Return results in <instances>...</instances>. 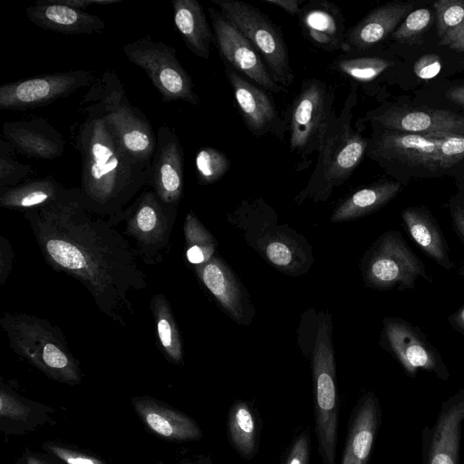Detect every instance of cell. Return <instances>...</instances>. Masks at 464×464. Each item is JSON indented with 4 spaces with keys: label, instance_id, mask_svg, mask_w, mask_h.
I'll use <instances>...</instances> for the list:
<instances>
[{
    "label": "cell",
    "instance_id": "8d00e7d4",
    "mask_svg": "<svg viewBox=\"0 0 464 464\" xmlns=\"http://www.w3.org/2000/svg\"><path fill=\"white\" fill-rule=\"evenodd\" d=\"M14 149L3 137L0 139V188L14 187L27 179L32 166L16 160Z\"/></svg>",
    "mask_w": 464,
    "mask_h": 464
},
{
    "label": "cell",
    "instance_id": "f5cc1de1",
    "mask_svg": "<svg viewBox=\"0 0 464 464\" xmlns=\"http://www.w3.org/2000/svg\"><path fill=\"white\" fill-rule=\"evenodd\" d=\"M159 464H206V463L201 460H197V461L183 460V461L176 462V463L160 462Z\"/></svg>",
    "mask_w": 464,
    "mask_h": 464
},
{
    "label": "cell",
    "instance_id": "f907efd6",
    "mask_svg": "<svg viewBox=\"0 0 464 464\" xmlns=\"http://www.w3.org/2000/svg\"><path fill=\"white\" fill-rule=\"evenodd\" d=\"M16 464H54L51 461L49 456H44L41 453L24 450L23 455L18 459Z\"/></svg>",
    "mask_w": 464,
    "mask_h": 464
},
{
    "label": "cell",
    "instance_id": "ee69618b",
    "mask_svg": "<svg viewBox=\"0 0 464 464\" xmlns=\"http://www.w3.org/2000/svg\"><path fill=\"white\" fill-rule=\"evenodd\" d=\"M14 250L5 236H0V285L4 286L13 269Z\"/></svg>",
    "mask_w": 464,
    "mask_h": 464
},
{
    "label": "cell",
    "instance_id": "6da1fadb",
    "mask_svg": "<svg viewBox=\"0 0 464 464\" xmlns=\"http://www.w3.org/2000/svg\"><path fill=\"white\" fill-rule=\"evenodd\" d=\"M24 217L47 265L81 283L101 313L126 327L134 314L130 295L145 290L148 282L116 227L87 206L77 187Z\"/></svg>",
    "mask_w": 464,
    "mask_h": 464
},
{
    "label": "cell",
    "instance_id": "83f0119b",
    "mask_svg": "<svg viewBox=\"0 0 464 464\" xmlns=\"http://www.w3.org/2000/svg\"><path fill=\"white\" fill-rule=\"evenodd\" d=\"M377 422V401L369 393L362 398L353 414L341 464H367Z\"/></svg>",
    "mask_w": 464,
    "mask_h": 464
},
{
    "label": "cell",
    "instance_id": "44dd1931",
    "mask_svg": "<svg viewBox=\"0 0 464 464\" xmlns=\"http://www.w3.org/2000/svg\"><path fill=\"white\" fill-rule=\"evenodd\" d=\"M304 37L326 51H341L346 33L341 9L326 0L305 2L297 15Z\"/></svg>",
    "mask_w": 464,
    "mask_h": 464
},
{
    "label": "cell",
    "instance_id": "4dcf8cb0",
    "mask_svg": "<svg viewBox=\"0 0 464 464\" xmlns=\"http://www.w3.org/2000/svg\"><path fill=\"white\" fill-rule=\"evenodd\" d=\"M401 184L395 180H382L352 194L334 212V222L346 221L377 211L401 191Z\"/></svg>",
    "mask_w": 464,
    "mask_h": 464
},
{
    "label": "cell",
    "instance_id": "5bb4252c",
    "mask_svg": "<svg viewBox=\"0 0 464 464\" xmlns=\"http://www.w3.org/2000/svg\"><path fill=\"white\" fill-rule=\"evenodd\" d=\"M381 345L414 376L419 369L448 378L447 367L437 348L417 325L401 318L385 316L382 321Z\"/></svg>",
    "mask_w": 464,
    "mask_h": 464
},
{
    "label": "cell",
    "instance_id": "cb8c5ba5",
    "mask_svg": "<svg viewBox=\"0 0 464 464\" xmlns=\"http://www.w3.org/2000/svg\"><path fill=\"white\" fill-rule=\"evenodd\" d=\"M404 229L421 252L447 271L455 265L450 256V248L435 218L423 206L409 207L402 210Z\"/></svg>",
    "mask_w": 464,
    "mask_h": 464
},
{
    "label": "cell",
    "instance_id": "7402d4cb",
    "mask_svg": "<svg viewBox=\"0 0 464 464\" xmlns=\"http://www.w3.org/2000/svg\"><path fill=\"white\" fill-rule=\"evenodd\" d=\"M412 6L411 4L389 3L374 8L346 30L342 53L359 54L378 44L393 33L401 18Z\"/></svg>",
    "mask_w": 464,
    "mask_h": 464
},
{
    "label": "cell",
    "instance_id": "e575fe53",
    "mask_svg": "<svg viewBox=\"0 0 464 464\" xmlns=\"http://www.w3.org/2000/svg\"><path fill=\"white\" fill-rule=\"evenodd\" d=\"M185 253L189 264L202 265L214 256L216 241L195 214H187L184 222Z\"/></svg>",
    "mask_w": 464,
    "mask_h": 464
},
{
    "label": "cell",
    "instance_id": "836d02e7",
    "mask_svg": "<svg viewBox=\"0 0 464 464\" xmlns=\"http://www.w3.org/2000/svg\"><path fill=\"white\" fill-rule=\"evenodd\" d=\"M392 64L389 60L380 56L341 53L332 62L330 68L349 79L352 85H356L374 82Z\"/></svg>",
    "mask_w": 464,
    "mask_h": 464
},
{
    "label": "cell",
    "instance_id": "4fadbf2b",
    "mask_svg": "<svg viewBox=\"0 0 464 464\" xmlns=\"http://www.w3.org/2000/svg\"><path fill=\"white\" fill-rule=\"evenodd\" d=\"M94 80L90 71L72 70L5 83L0 86V108L24 111L45 106L91 85Z\"/></svg>",
    "mask_w": 464,
    "mask_h": 464
},
{
    "label": "cell",
    "instance_id": "60d3db41",
    "mask_svg": "<svg viewBox=\"0 0 464 464\" xmlns=\"http://www.w3.org/2000/svg\"><path fill=\"white\" fill-rule=\"evenodd\" d=\"M43 448L46 452L65 464H107L102 459L76 450L58 442L47 441L43 445Z\"/></svg>",
    "mask_w": 464,
    "mask_h": 464
},
{
    "label": "cell",
    "instance_id": "f6af8a7d",
    "mask_svg": "<svg viewBox=\"0 0 464 464\" xmlns=\"http://www.w3.org/2000/svg\"><path fill=\"white\" fill-rule=\"evenodd\" d=\"M450 216L453 231L464 245V200H453L450 203Z\"/></svg>",
    "mask_w": 464,
    "mask_h": 464
},
{
    "label": "cell",
    "instance_id": "7dc6e473",
    "mask_svg": "<svg viewBox=\"0 0 464 464\" xmlns=\"http://www.w3.org/2000/svg\"><path fill=\"white\" fill-rule=\"evenodd\" d=\"M54 3L83 10L92 5L105 6L122 2V0H53Z\"/></svg>",
    "mask_w": 464,
    "mask_h": 464
},
{
    "label": "cell",
    "instance_id": "7bdbcfd3",
    "mask_svg": "<svg viewBox=\"0 0 464 464\" xmlns=\"http://www.w3.org/2000/svg\"><path fill=\"white\" fill-rule=\"evenodd\" d=\"M309 459V434L304 432L295 440L285 464H308Z\"/></svg>",
    "mask_w": 464,
    "mask_h": 464
},
{
    "label": "cell",
    "instance_id": "52a82bcc",
    "mask_svg": "<svg viewBox=\"0 0 464 464\" xmlns=\"http://www.w3.org/2000/svg\"><path fill=\"white\" fill-rule=\"evenodd\" d=\"M177 213V208L163 203L147 186L121 215L108 219L113 227L124 222L123 234L131 239L137 256L156 266L169 252Z\"/></svg>",
    "mask_w": 464,
    "mask_h": 464
},
{
    "label": "cell",
    "instance_id": "603a6c76",
    "mask_svg": "<svg viewBox=\"0 0 464 464\" xmlns=\"http://www.w3.org/2000/svg\"><path fill=\"white\" fill-rule=\"evenodd\" d=\"M25 13L34 24L66 34H92L102 33L105 28V23L97 15L53 0H37L26 7Z\"/></svg>",
    "mask_w": 464,
    "mask_h": 464
},
{
    "label": "cell",
    "instance_id": "3957f363",
    "mask_svg": "<svg viewBox=\"0 0 464 464\" xmlns=\"http://www.w3.org/2000/svg\"><path fill=\"white\" fill-rule=\"evenodd\" d=\"M0 326L14 353L55 382H82L79 361L69 349L63 331L45 318L24 313H4Z\"/></svg>",
    "mask_w": 464,
    "mask_h": 464
},
{
    "label": "cell",
    "instance_id": "8fae6325",
    "mask_svg": "<svg viewBox=\"0 0 464 464\" xmlns=\"http://www.w3.org/2000/svg\"><path fill=\"white\" fill-rule=\"evenodd\" d=\"M220 13L253 44L274 80L286 88L294 81L281 29L257 7L237 0H211Z\"/></svg>",
    "mask_w": 464,
    "mask_h": 464
},
{
    "label": "cell",
    "instance_id": "277c9868",
    "mask_svg": "<svg viewBox=\"0 0 464 464\" xmlns=\"http://www.w3.org/2000/svg\"><path fill=\"white\" fill-rule=\"evenodd\" d=\"M357 104V88L344 101L338 115L331 123L317 152V161L300 199L313 197L324 199L332 190L352 176L366 153L369 140L362 136L358 124H352Z\"/></svg>",
    "mask_w": 464,
    "mask_h": 464
},
{
    "label": "cell",
    "instance_id": "74e56055",
    "mask_svg": "<svg viewBox=\"0 0 464 464\" xmlns=\"http://www.w3.org/2000/svg\"><path fill=\"white\" fill-rule=\"evenodd\" d=\"M433 7L440 39L464 24V0H439L433 3Z\"/></svg>",
    "mask_w": 464,
    "mask_h": 464
},
{
    "label": "cell",
    "instance_id": "ab89813d",
    "mask_svg": "<svg viewBox=\"0 0 464 464\" xmlns=\"http://www.w3.org/2000/svg\"><path fill=\"white\" fill-rule=\"evenodd\" d=\"M265 254L272 264L285 270L293 269L298 257L294 244L286 238L268 241L265 246Z\"/></svg>",
    "mask_w": 464,
    "mask_h": 464
},
{
    "label": "cell",
    "instance_id": "2e32d148",
    "mask_svg": "<svg viewBox=\"0 0 464 464\" xmlns=\"http://www.w3.org/2000/svg\"><path fill=\"white\" fill-rule=\"evenodd\" d=\"M224 72L247 130L256 137L273 135L282 140L288 130V123L281 117L273 97L227 64Z\"/></svg>",
    "mask_w": 464,
    "mask_h": 464
},
{
    "label": "cell",
    "instance_id": "9c48e42d",
    "mask_svg": "<svg viewBox=\"0 0 464 464\" xmlns=\"http://www.w3.org/2000/svg\"><path fill=\"white\" fill-rule=\"evenodd\" d=\"M315 431L323 464H335L338 395L330 325L319 320L313 355Z\"/></svg>",
    "mask_w": 464,
    "mask_h": 464
},
{
    "label": "cell",
    "instance_id": "7a4b0ae2",
    "mask_svg": "<svg viewBox=\"0 0 464 464\" xmlns=\"http://www.w3.org/2000/svg\"><path fill=\"white\" fill-rule=\"evenodd\" d=\"M82 105L81 120L71 128L82 160L79 188L93 212L114 218L148 186L150 169L127 152L96 104L82 100Z\"/></svg>",
    "mask_w": 464,
    "mask_h": 464
},
{
    "label": "cell",
    "instance_id": "681fc988",
    "mask_svg": "<svg viewBox=\"0 0 464 464\" xmlns=\"http://www.w3.org/2000/svg\"><path fill=\"white\" fill-rule=\"evenodd\" d=\"M458 273L464 277V267L459 268ZM447 319L450 326L464 336V304L449 314Z\"/></svg>",
    "mask_w": 464,
    "mask_h": 464
},
{
    "label": "cell",
    "instance_id": "30bf717a",
    "mask_svg": "<svg viewBox=\"0 0 464 464\" xmlns=\"http://www.w3.org/2000/svg\"><path fill=\"white\" fill-rule=\"evenodd\" d=\"M362 274L365 285L378 290L413 289L419 278L433 283L423 261L398 230H388L374 242L365 255Z\"/></svg>",
    "mask_w": 464,
    "mask_h": 464
},
{
    "label": "cell",
    "instance_id": "f1b7e54d",
    "mask_svg": "<svg viewBox=\"0 0 464 464\" xmlns=\"http://www.w3.org/2000/svg\"><path fill=\"white\" fill-rule=\"evenodd\" d=\"M66 189L52 176L26 179L14 187L0 188V206L25 212L57 200Z\"/></svg>",
    "mask_w": 464,
    "mask_h": 464
},
{
    "label": "cell",
    "instance_id": "ba28073f",
    "mask_svg": "<svg viewBox=\"0 0 464 464\" xmlns=\"http://www.w3.org/2000/svg\"><path fill=\"white\" fill-rule=\"evenodd\" d=\"M366 153L374 160L429 169H447L464 160V135H424L380 130Z\"/></svg>",
    "mask_w": 464,
    "mask_h": 464
},
{
    "label": "cell",
    "instance_id": "f546056e",
    "mask_svg": "<svg viewBox=\"0 0 464 464\" xmlns=\"http://www.w3.org/2000/svg\"><path fill=\"white\" fill-rule=\"evenodd\" d=\"M464 419V397L440 414L431 437L428 464H458L460 423Z\"/></svg>",
    "mask_w": 464,
    "mask_h": 464
},
{
    "label": "cell",
    "instance_id": "8992f818",
    "mask_svg": "<svg viewBox=\"0 0 464 464\" xmlns=\"http://www.w3.org/2000/svg\"><path fill=\"white\" fill-rule=\"evenodd\" d=\"M334 88L320 78L305 79L289 110V149L296 158L295 170L311 164V156L318 152L331 123L336 117L334 108Z\"/></svg>",
    "mask_w": 464,
    "mask_h": 464
},
{
    "label": "cell",
    "instance_id": "db71d44e",
    "mask_svg": "<svg viewBox=\"0 0 464 464\" xmlns=\"http://www.w3.org/2000/svg\"><path fill=\"white\" fill-rule=\"evenodd\" d=\"M462 63L464 64V62H462Z\"/></svg>",
    "mask_w": 464,
    "mask_h": 464
},
{
    "label": "cell",
    "instance_id": "1f68e13d",
    "mask_svg": "<svg viewBox=\"0 0 464 464\" xmlns=\"http://www.w3.org/2000/svg\"><path fill=\"white\" fill-rule=\"evenodd\" d=\"M160 349L165 359L175 365L183 364V343L169 302L163 294H155L150 303Z\"/></svg>",
    "mask_w": 464,
    "mask_h": 464
},
{
    "label": "cell",
    "instance_id": "ffe728a7",
    "mask_svg": "<svg viewBox=\"0 0 464 464\" xmlns=\"http://www.w3.org/2000/svg\"><path fill=\"white\" fill-rule=\"evenodd\" d=\"M131 404L145 427L160 438L183 442L199 440L203 435L193 419L153 397L135 396Z\"/></svg>",
    "mask_w": 464,
    "mask_h": 464
},
{
    "label": "cell",
    "instance_id": "484cf974",
    "mask_svg": "<svg viewBox=\"0 0 464 464\" xmlns=\"http://www.w3.org/2000/svg\"><path fill=\"white\" fill-rule=\"evenodd\" d=\"M176 29L187 48L195 55L209 59L214 33L203 6L197 0H171Z\"/></svg>",
    "mask_w": 464,
    "mask_h": 464
},
{
    "label": "cell",
    "instance_id": "bcb514c9",
    "mask_svg": "<svg viewBox=\"0 0 464 464\" xmlns=\"http://www.w3.org/2000/svg\"><path fill=\"white\" fill-rule=\"evenodd\" d=\"M439 44L454 51L464 53V24L440 39Z\"/></svg>",
    "mask_w": 464,
    "mask_h": 464
},
{
    "label": "cell",
    "instance_id": "d590c367",
    "mask_svg": "<svg viewBox=\"0 0 464 464\" xmlns=\"http://www.w3.org/2000/svg\"><path fill=\"white\" fill-rule=\"evenodd\" d=\"M230 166V160L224 152L210 146L200 148L195 157L198 183L209 185L220 180Z\"/></svg>",
    "mask_w": 464,
    "mask_h": 464
},
{
    "label": "cell",
    "instance_id": "9a60e30c",
    "mask_svg": "<svg viewBox=\"0 0 464 464\" xmlns=\"http://www.w3.org/2000/svg\"><path fill=\"white\" fill-rule=\"evenodd\" d=\"M208 12L214 33V44L223 64L273 93L285 92L277 83L265 64L262 57L248 39L220 11L209 6Z\"/></svg>",
    "mask_w": 464,
    "mask_h": 464
},
{
    "label": "cell",
    "instance_id": "7c38bea8",
    "mask_svg": "<svg viewBox=\"0 0 464 464\" xmlns=\"http://www.w3.org/2000/svg\"><path fill=\"white\" fill-rule=\"evenodd\" d=\"M123 53L130 62L145 72L164 102L200 103L191 76L177 58V51L172 46L143 37L127 44Z\"/></svg>",
    "mask_w": 464,
    "mask_h": 464
},
{
    "label": "cell",
    "instance_id": "d6986e66",
    "mask_svg": "<svg viewBox=\"0 0 464 464\" xmlns=\"http://www.w3.org/2000/svg\"><path fill=\"white\" fill-rule=\"evenodd\" d=\"M2 137L18 152L38 160H54L65 150L63 135L43 117L5 121Z\"/></svg>",
    "mask_w": 464,
    "mask_h": 464
},
{
    "label": "cell",
    "instance_id": "d6a6232c",
    "mask_svg": "<svg viewBox=\"0 0 464 464\" xmlns=\"http://www.w3.org/2000/svg\"><path fill=\"white\" fill-rule=\"evenodd\" d=\"M227 430L233 447L243 458H251L256 453L257 421L248 403L238 401L231 406Z\"/></svg>",
    "mask_w": 464,
    "mask_h": 464
},
{
    "label": "cell",
    "instance_id": "ac0fdd59",
    "mask_svg": "<svg viewBox=\"0 0 464 464\" xmlns=\"http://www.w3.org/2000/svg\"><path fill=\"white\" fill-rule=\"evenodd\" d=\"M148 187L163 203L179 208L184 190V152L175 130L165 123L157 131Z\"/></svg>",
    "mask_w": 464,
    "mask_h": 464
},
{
    "label": "cell",
    "instance_id": "d4e9b609",
    "mask_svg": "<svg viewBox=\"0 0 464 464\" xmlns=\"http://www.w3.org/2000/svg\"><path fill=\"white\" fill-rule=\"evenodd\" d=\"M53 410L20 396L5 382L0 383V430L5 435H19L51 422Z\"/></svg>",
    "mask_w": 464,
    "mask_h": 464
},
{
    "label": "cell",
    "instance_id": "5b68a950",
    "mask_svg": "<svg viewBox=\"0 0 464 464\" xmlns=\"http://www.w3.org/2000/svg\"><path fill=\"white\" fill-rule=\"evenodd\" d=\"M82 100L98 106L113 126L127 152L150 169L157 134L146 115L130 102L116 72L107 70L96 78Z\"/></svg>",
    "mask_w": 464,
    "mask_h": 464
},
{
    "label": "cell",
    "instance_id": "4316f807",
    "mask_svg": "<svg viewBox=\"0 0 464 464\" xmlns=\"http://www.w3.org/2000/svg\"><path fill=\"white\" fill-rule=\"evenodd\" d=\"M196 273L213 296L237 322L245 318L242 289L230 269L217 256L195 266Z\"/></svg>",
    "mask_w": 464,
    "mask_h": 464
},
{
    "label": "cell",
    "instance_id": "816d5d0a",
    "mask_svg": "<svg viewBox=\"0 0 464 464\" xmlns=\"http://www.w3.org/2000/svg\"><path fill=\"white\" fill-rule=\"evenodd\" d=\"M446 96L453 102L464 106V85L452 87L446 92Z\"/></svg>",
    "mask_w": 464,
    "mask_h": 464
},
{
    "label": "cell",
    "instance_id": "b9f144b4",
    "mask_svg": "<svg viewBox=\"0 0 464 464\" xmlns=\"http://www.w3.org/2000/svg\"><path fill=\"white\" fill-rule=\"evenodd\" d=\"M442 68L439 55L428 53L420 56L413 65V72L421 80H430L437 76Z\"/></svg>",
    "mask_w": 464,
    "mask_h": 464
},
{
    "label": "cell",
    "instance_id": "f35d334b",
    "mask_svg": "<svg viewBox=\"0 0 464 464\" xmlns=\"http://www.w3.org/2000/svg\"><path fill=\"white\" fill-rule=\"evenodd\" d=\"M431 20L432 14L428 8L416 9L392 33V37L400 43L412 44L427 30Z\"/></svg>",
    "mask_w": 464,
    "mask_h": 464
},
{
    "label": "cell",
    "instance_id": "c3c4849f",
    "mask_svg": "<svg viewBox=\"0 0 464 464\" xmlns=\"http://www.w3.org/2000/svg\"><path fill=\"white\" fill-rule=\"evenodd\" d=\"M263 2L275 5L293 16H297L305 4L304 0H263Z\"/></svg>",
    "mask_w": 464,
    "mask_h": 464
},
{
    "label": "cell",
    "instance_id": "e0dca14e",
    "mask_svg": "<svg viewBox=\"0 0 464 464\" xmlns=\"http://www.w3.org/2000/svg\"><path fill=\"white\" fill-rule=\"evenodd\" d=\"M364 120L381 130L424 135H464V117L448 110L391 107L369 112Z\"/></svg>",
    "mask_w": 464,
    "mask_h": 464
}]
</instances>
